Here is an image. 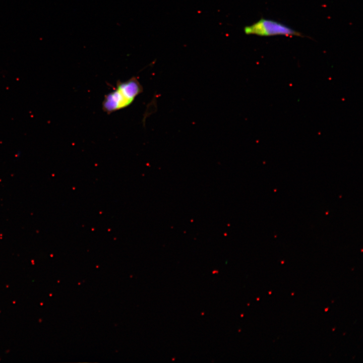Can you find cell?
<instances>
[{
  "instance_id": "6da1fadb",
  "label": "cell",
  "mask_w": 363,
  "mask_h": 363,
  "mask_svg": "<svg viewBox=\"0 0 363 363\" xmlns=\"http://www.w3.org/2000/svg\"><path fill=\"white\" fill-rule=\"evenodd\" d=\"M143 91V86L136 77H132L124 82H118L116 87L105 95L102 108L109 114L126 108Z\"/></svg>"
},
{
  "instance_id": "7a4b0ae2",
  "label": "cell",
  "mask_w": 363,
  "mask_h": 363,
  "mask_svg": "<svg viewBox=\"0 0 363 363\" xmlns=\"http://www.w3.org/2000/svg\"><path fill=\"white\" fill-rule=\"evenodd\" d=\"M244 31L247 35L259 36H301V34L280 22L268 19L261 18L254 23L246 26Z\"/></svg>"
}]
</instances>
